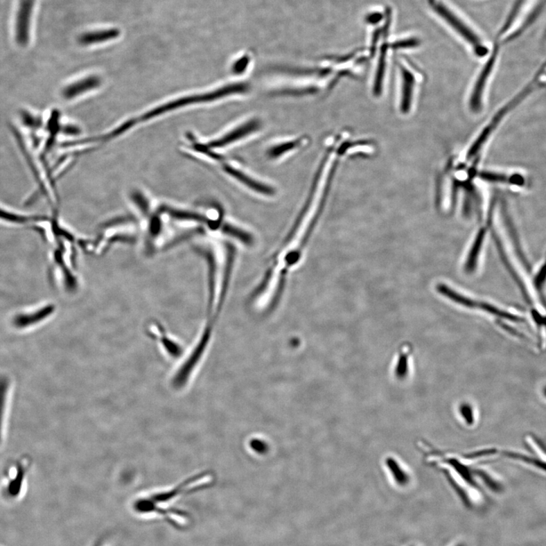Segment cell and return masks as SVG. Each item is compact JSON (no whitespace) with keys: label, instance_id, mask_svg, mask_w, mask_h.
I'll return each instance as SVG.
<instances>
[{"label":"cell","instance_id":"obj_8","mask_svg":"<svg viewBox=\"0 0 546 546\" xmlns=\"http://www.w3.org/2000/svg\"><path fill=\"white\" fill-rule=\"evenodd\" d=\"M496 56L497 52L495 51L478 78L470 98V107L473 111L477 112L481 108L482 96H483L485 85L494 67Z\"/></svg>","mask_w":546,"mask_h":546},{"label":"cell","instance_id":"obj_4","mask_svg":"<svg viewBox=\"0 0 546 546\" xmlns=\"http://www.w3.org/2000/svg\"><path fill=\"white\" fill-rule=\"evenodd\" d=\"M260 126L258 120H248V121L231 128L230 130L221 135L218 139L209 143L205 147L211 150L230 147L231 144L243 141L247 138L248 136L258 131Z\"/></svg>","mask_w":546,"mask_h":546},{"label":"cell","instance_id":"obj_16","mask_svg":"<svg viewBox=\"0 0 546 546\" xmlns=\"http://www.w3.org/2000/svg\"><path fill=\"white\" fill-rule=\"evenodd\" d=\"M387 47L383 46L380 53V58L378 63V68H377L373 92L375 95H380L382 91L383 78L385 76V67H387Z\"/></svg>","mask_w":546,"mask_h":546},{"label":"cell","instance_id":"obj_12","mask_svg":"<svg viewBox=\"0 0 546 546\" xmlns=\"http://www.w3.org/2000/svg\"><path fill=\"white\" fill-rule=\"evenodd\" d=\"M487 231L488 229L486 227L482 228L479 230L475 240V243H473L471 247L467 262H466L465 264L466 271L471 272L475 271L477 268L479 254L482 250V247H483Z\"/></svg>","mask_w":546,"mask_h":546},{"label":"cell","instance_id":"obj_5","mask_svg":"<svg viewBox=\"0 0 546 546\" xmlns=\"http://www.w3.org/2000/svg\"><path fill=\"white\" fill-rule=\"evenodd\" d=\"M536 12V3L535 0H520L517 8L513 11L509 19L506 22L502 28L501 35H504L516 22V28L513 31V36L517 35L527 26V24L533 19Z\"/></svg>","mask_w":546,"mask_h":546},{"label":"cell","instance_id":"obj_7","mask_svg":"<svg viewBox=\"0 0 546 546\" xmlns=\"http://www.w3.org/2000/svg\"><path fill=\"white\" fill-rule=\"evenodd\" d=\"M100 78L98 76H88L78 80V81L69 85L62 91L63 98L66 100H73L85 93L96 89L100 86Z\"/></svg>","mask_w":546,"mask_h":546},{"label":"cell","instance_id":"obj_19","mask_svg":"<svg viewBox=\"0 0 546 546\" xmlns=\"http://www.w3.org/2000/svg\"><path fill=\"white\" fill-rule=\"evenodd\" d=\"M382 19V15L381 13L374 12L367 15V21L368 23L371 24V25H375V24L379 23Z\"/></svg>","mask_w":546,"mask_h":546},{"label":"cell","instance_id":"obj_1","mask_svg":"<svg viewBox=\"0 0 546 546\" xmlns=\"http://www.w3.org/2000/svg\"><path fill=\"white\" fill-rule=\"evenodd\" d=\"M213 481V477L210 473H200V475L189 477L166 491L138 497L133 502V510L139 516L161 518L171 525L183 527L187 525L188 517L183 512L172 509L170 504L184 495L211 486Z\"/></svg>","mask_w":546,"mask_h":546},{"label":"cell","instance_id":"obj_9","mask_svg":"<svg viewBox=\"0 0 546 546\" xmlns=\"http://www.w3.org/2000/svg\"><path fill=\"white\" fill-rule=\"evenodd\" d=\"M120 35L121 31L116 28L96 30L80 35L78 42L82 46H93L114 41Z\"/></svg>","mask_w":546,"mask_h":546},{"label":"cell","instance_id":"obj_11","mask_svg":"<svg viewBox=\"0 0 546 546\" xmlns=\"http://www.w3.org/2000/svg\"><path fill=\"white\" fill-rule=\"evenodd\" d=\"M53 310L52 307L47 306L29 314L20 315L14 319V325L19 328L34 326L51 315Z\"/></svg>","mask_w":546,"mask_h":546},{"label":"cell","instance_id":"obj_6","mask_svg":"<svg viewBox=\"0 0 546 546\" xmlns=\"http://www.w3.org/2000/svg\"><path fill=\"white\" fill-rule=\"evenodd\" d=\"M223 170L231 175L232 177L238 179L240 183L244 184L245 186L251 188V189L256 192L262 193V194L266 195H272L274 193V190H272L271 187L254 179L252 174L234 162L224 164Z\"/></svg>","mask_w":546,"mask_h":546},{"label":"cell","instance_id":"obj_2","mask_svg":"<svg viewBox=\"0 0 546 546\" xmlns=\"http://www.w3.org/2000/svg\"><path fill=\"white\" fill-rule=\"evenodd\" d=\"M437 290L440 294L446 296V298L453 301L454 302L461 304L462 306L466 308L478 309L486 312L487 314L493 315L497 319L509 321V322L511 323H520L523 322L524 321L523 317H521L518 314H513V312L495 306V305L491 304V303L480 301H479L467 298V297H464V295L455 292L451 288H449L444 284L438 285Z\"/></svg>","mask_w":546,"mask_h":546},{"label":"cell","instance_id":"obj_10","mask_svg":"<svg viewBox=\"0 0 546 546\" xmlns=\"http://www.w3.org/2000/svg\"><path fill=\"white\" fill-rule=\"evenodd\" d=\"M403 76V87H401V111L407 114L411 109L412 94L414 87V77L411 71L405 67H400Z\"/></svg>","mask_w":546,"mask_h":546},{"label":"cell","instance_id":"obj_15","mask_svg":"<svg viewBox=\"0 0 546 546\" xmlns=\"http://www.w3.org/2000/svg\"><path fill=\"white\" fill-rule=\"evenodd\" d=\"M10 387L9 378L5 376H0V444H1L3 439L5 413Z\"/></svg>","mask_w":546,"mask_h":546},{"label":"cell","instance_id":"obj_13","mask_svg":"<svg viewBox=\"0 0 546 546\" xmlns=\"http://www.w3.org/2000/svg\"><path fill=\"white\" fill-rule=\"evenodd\" d=\"M303 140H285L280 141L271 146L267 150L269 157L278 159L279 157L290 154L291 151L299 149L302 146Z\"/></svg>","mask_w":546,"mask_h":546},{"label":"cell","instance_id":"obj_18","mask_svg":"<svg viewBox=\"0 0 546 546\" xmlns=\"http://www.w3.org/2000/svg\"><path fill=\"white\" fill-rule=\"evenodd\" d=\"M419 41L416 39H407L404 41L398 42L391 45L394 49H400V48L414 47L419 45Z\"/></svg>","mask_w":546,"mask_h":546},{"label":"cell","instance_id":"obj_14","mask_svg":"<svg viewBox=\"0 0 546 546\" xmlns=\"http://www.w3.org/2000/svg\"><path fill=\"white\" fill-rule=\"evenodd\" d=\"M532 286L536 295L545 303L546 292V256L532 278Z\"/></svg>","mask_w":546,"mask_h":546},{"label":"cell","instance_id":"obj_17","mask_svg":"<svg viewBox=\"0 0 546 546\" xmlns=\"http://www.w3.org/2000/svg\"><path fill=\"white\" fill-rule=\"evenodd\" d=\"M0 220L15 223H26L31 220V218L26 216L11 213L0 209Z\"/></svg>","mask_w":546,"mask_h":546},{"label":"cell","instance_id":"obj_3","mask_svg":"<svg viewBox=\"0 0 546 546\" xmlns=\"http://www.w3.org/2000/svg\"><path fill=\"white\" fill-rule=\"evenodd\" d=\"M433 9L449 24L466 41L475 46V52L479 56H484L488 53L487 48L482 46L477 36L465 24L457 18L452 11L441 3H433Z\"/></svg>","mask_w":546,"mask_h":546}]
</instances>
